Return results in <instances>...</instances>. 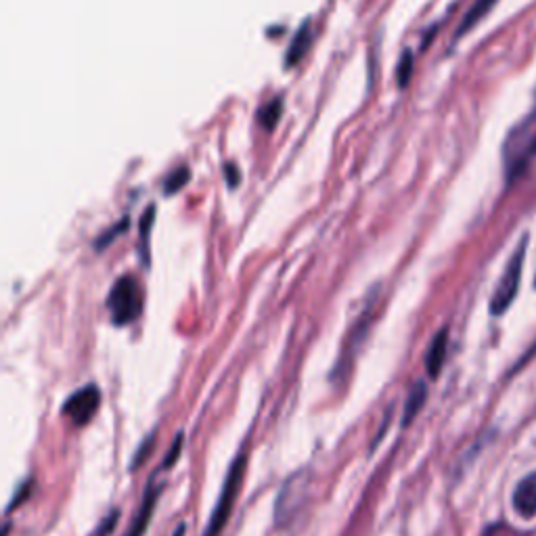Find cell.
I'll return each mask as SVG.
<instances>
[{"instance_id":"obj_13","label":"cell","mask_w":536,"mask_h":536,"mask_svg":"<svg viewBox=\"0 0 536 536\" xmlns=\"http://www.w3.org/2000/svg\"><path fill=\"white\" fill-rule=\"evenodd\" d=\"M281 114H283V99L277 97V99L268 101L266 105L260 107V111H258V122H260L262 128L273 130L277 126Z\"/></svg>"},{"instance_id":"obj_11","label":"cell","mask_w":536,"mask_h":536,"mask_svg":"<svg viewBox=\"0 0 536 536\" xmlns=\"http://www.w3.org/2000/svg\"><path fill=\"white\" fill-rule=\"evenodd\" d=\"M497 3H499V0H476V3L472 5V9H469V11L465 13V17L461 19V24H459V28H457V32H455V42L461 40L469 30L476 28V26L480 24V21H482L490 11L495 9Z\"/></svg>"},{"instance_id":"obj_9","label":"cell","mask_w":536,"mask_h":536,"mask_svg":"<svg viewBox=\"0 0 536 536\" xmlns=\"http://www.w3.org/2000/svg\"><path fill=\"white\" fill-rule=\"evenodd\" d=\"M446 352H449V329H440L434 340L426 352V371L428 377L438 379V375L442 373V367L446 363Z\"/></svg>"},{"instance_id":"obj_10","label":"cell","mask_w":536,"mask_h":536,"mask_svg":"<svg viewBox=\"0 0 536 536\" xmlns=\"http://www.w3.org/2000/svg\"><path fill=\"white\" fill-rule=\"evenodd\" d=\"M426 400H428V384L423 382V379H417L407 394L405 407H402V419H400L402 428L411 426L415 417L421 413V409L426 407Z\"/></svg>"},{"instance_id":"obj_20","label":"cell","mask_w":536,"mask_h":536,"mask_svg":"<svg viewBox=\"0 0 536 536\" xmlns=\"http://www.w3.org/2000/svg\"><path fill=\"white\" fill-rule=\"evenodd\" d=\"M118 522H120V509H111L107 513V518L99 524L95 536H109L111 532H114V528L118 526Z\"/></svg>"},{"instance_id":"obj_15","label":"cell","mask_w":536,"mask_h":536,"mask_svg":"<svg viewBox=\"0 0 536 536\" xmlns=\"http://www.w3.org/2000/svg\"><path fill=\"white\" fill-rule=\"evenodd\" d=\"M189 178H191V170L187 166H178L176 170H172L168 174V178L164 181V193L166 195L178 193L189 183Z\"/></svg>"},{"instance_id":"obj_12","label":"cell","mask_w":536,"mask_h":536,"mask_svg":"<svg viewBox=\"0 0 536 536\" xmlns=\"http://www.w3.org/2000/svg\"><path fill=\"white\" fill-rule=\"evenodd\" d=\"M312 44V30H310V21H304V24L298 28V32L294 34L292 42H289V49L285 55V65L294 67L310 49Z\"/></svg>"},{"instance_id":"obj_2","label":"cell","mask_w":536,"mask_h":536,"mask_svg":"<svg viewBox=\"0 0 536 536\" xmlns=\"http://www.w3.org/2000/svg\"><path fill=\"white\" fill-rule=\"evenodd\" d=\"M526 250H528V235H524L518 243L516 252L511 254L505 271L495 287L493 296H490L488 310L493 317H501L509 310V306L516 302L520 285H522V271H524V260H526Z\"/></svg>"},{"instance_id":"obj_21","label":"cell","mask_w":536,"mask_h":536,"mask_svg":"<svg viewBox=\"0 0 536 536\" xmlns=\"http://www.w3.org/2000/svg\"><path fill=\"white\" fill-rule=\"evenodd\" d=\"M30 493H32V482H24V484H21V488L17 490L15 497H13V501H11L9 507H7V513L15 511V507H19L21 503H24V501L30 497Z\"/></svg>"},{"instance_id":"obj_19","label":"cell","mask_w":536,"mask_h":536,"mask_svg":"<svg viewBox=\"0 0 536 536\" xmlns=\"http://www.w3.org/2000/svg\"><path fill=\"white\" fill-rule=\"evenodd\" d=\"M153 442H155V434H151L149 438H145V442L139 446L137 455L132 457L130 469H139V467H141V465L147 461V457H149V455H151V451H153Z\"/></svg>"},{"instance_id":"obj_8","label":"cell","mask_w":536,"mask_h":536,"mask_svg":"<svg viewBox=\"0 0 536 536\" xmlns=\"http://www.w3.org/2000/svg\"><path fill=\"white\" fill-rule=\"evenodd\" d=\"M162 488H164L162 484L149 482L147 493H145V499H143V503H141V509L137 511V516H134V520H132L130 530L126 532V536H145L147 526H149V520L153 518L155 505H158V499H160Z\"/></svg>"},{"instance_id":"obj_17","label":"cell","mask_w":536,"mask_h":536,"mask_svg":"<svg viewBox=\"0 0 536 536\" xmlns=\"http://www.w3.org/2000/svg\"><path fill=\"white\" fill-rule=\"evenodd\" d=\"M128 225H130V220H128V218H122V220H120V225H114V227H111L109 231H105V233L95 241V250H105L107 245L114 243L116 237H120L122 233H126Z\"/></svg>"},{"instance_id":"obj_14","label":"cell","mask_w":536,"mask_h":536,"mask_svg":"<svg viewBox=\"0 0 536 536\" xmlns=\"http://www.w3.org/2000/svg\"><path fill=\"white\" fill-rule=\"evenodd\" d=\"M155 222V206H149L145 210V214L141 216V222H139V235H141V245H139V252H141V258H143V264L149 266V231L153 227Z\"/></svg>"},{"instance_id":"obj_1","label":"cell","mask_w":536,"mask_h":536,"mask_svg":"<svg viewBox=\"0 0 536 536\" xmlns=\"http://www.w3.org/2000/svg\"><path fill=\"white\" fill-rule=\"evenodd\" d=\"M245 467H248V455L239 453L233 459L231 467H229L225 482H222L218 503L214 505L210 522H208V526H206V530L201 536H220L222 530H225V526H227V522L231 518V511L235 507L237 495H239V488H241V482H243V476H245Z\"/></svg>"},{"instance_id":"obj_22","label":"cell","mask_w":536,"mask_h":536,"mask_svg":"<svg viewBox=\"0 0 536 536\" xmlns=\"http://www.w3.org/2000/svg\"><path fill=\"white\" fill-rule=\"evenodd\" d=\"M225 174H227V183H229L231 189L239 187V183H241V172H239V168L235 164H227L225 166Z\"/></svg>"},{"instance_id":"obj_23","label":"cell","mask_w":536,"mask_h":536,"mask_svg":"<svg viewBox=\"0 0 536 536\" xmlns=\"http://www.w3.org/2000/svg\"><path fill=\"white\" fill-rule=\"evenodd\" d=\"M187 534V526L185 524H181V526H178L176 530H174V534L172 536H185Z\"/></svg>"},{"instance_id":"obj_24","label":"cell","mask_w":536,"mask_h":536,"mask_svg":"<svg viewBox=\"0 0 536 536\" xmlns=\"http://www.w3.org/2000/svg\"><path fill=\"white\" fill-rule=\"evenodd\" d=\"M534 287H536V279H534Z\"/></svg>"},{"instance_id":"obj_3","label":"cell","mask_w":536,"mask_h":536,"mask_svg":"<svg viewBox=\"0 0 536 536\" xmlns=\"http://www.w3.org/2000/svg\"><path fill=\"white\" fill-rule=\"evenodd\" d=\"M107 308L111 321L118 327H126L141 317L143 310V287L132 275L120 277L109 289Z\"/></svg>"},{"instance_id":"obj_18","label":"cell","mask_w":536,"mask_h":536,"mask_svg":"<svg viewBox=\"0 0 536 536\" xmlns=\"http://www.w3.org/2000/svg\"><path fill=\"white\" fill-rule=\"evenodd\" d=\"M183 442H185V434H176L174 442L170 444V451H168V453H166V457H164L162 469H170V467H174L176 459L181 457V453H183Z\"/></svg>"},{"instance_id":"obj_5","label":"cell","mask_w":536,"mask_h":536,"mask_svg":"<svg viewBox=\"0 0 536 536\" xmlns=\"http://www.w3.org/2000/svg\"><path fill=\"white\" fill-rule=\"evenodd\" d=\"M101 407V390L95 384H88L76 390L63 402L61 413L70 419L76 428H84L93 421Z\"/></svg>"},{"instance_id":"obj_7","label":"cell","mask_w":536,"mask_h":536,"mask_svg":"<svg viewBox=\"0 0 536 536\" xmlns=\"http://www.w3.org/2000/svg\"><path fill=\"white\" fill-rule=\"evenodd\" d=\"M511 505H513V511H516L520 518H534L536 516V472L524 476L516 484V488H513Z\"/></svg>"},{"instance_id":"obj_4","label":"cell","mask_w":536,"mask_h":536,"mask_svg":"<svg viewBox=\"0 0 536 536\" xmlns=\"http://www.w3.org/2000/svg\"><path fill=\"white\" fill-rule=\"evenodd\" d=\"M375 304H377V287L371 292V298H369L367 306L363 308L361 315L356 317L354 325L350 327L348 338L344 340L342 352L338 356V363H335V367L331 371V382H335V379H346V375L350 373V367L356 359V354H359V350L363 348V342L367 340V335H369V329H371V323L375 317Z\"/></svg>"},{"instance_id":"obj_6","label":"cell","mask_w":536,"mask_h":536,"mask_svg":"<svg viewBox=\"0 0 536 536\" xmlns=\"http://www.w3.org/2000/svg\"><path fill=\"white\" fill-rule=\"evenodd\" d=\"M308 476L304 472H298L296 476L289 478L281 490H279V497L275 501V522L279 526H285L289 520H292L298 509L302 507L304 499H306V493H308Z\"/></svg>"},{"instance_id":"obj_16","label":"cell","mask_w":536,"mask_h":536,"mask_svg":"<svg viewBox=\"0 0 536 536\" xmlns=\"http://www.w3.org/2000/svg\"><path fill=\"white\" fill-rule=\"evenodd\" d=\"M413 63H415V55L413 51H405L402 57L398 59V67H396V82L400 88H405L413 76Z\"/></svg>"}]
</instances>
